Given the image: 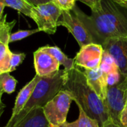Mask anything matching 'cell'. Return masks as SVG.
Masks as SVG:
<instances>
[{
    "label": "cell",
    "instance_id": "4316f807",
    "mask_svg": "<svg viewBox=\"0 0 127 127\" xmlns=\"http://www.w3.org/2000/svg\"><path fill=\"white\" fill-rule=\"evenodd\" d=\"M1 96H2V94L0 93V118H1V117L4 111V109H5V105L4 104V103L1 100Z\"/></svg>",
    "mask_w": 127,
    "mask_h": 127
},
{
    "label": "cell",
    "instance_id": "2e32d148",
    "mask_svg": "<svg viewBox=\"0 0 127 127\" xmlns=\"http://www.w3.org/2000/svg\"><path fill=\"white\" fill-rule=\"evenodd\" d=\"M79 110V118L73 122H65L59 127H101L98 121L89 117L80 106H78Z\"/></svg>",
    "mask_w": 127,
    "mask_h": 127
},
{
    "label": "cell",
    "instance_id": "7a4b0ae2",
    "mask_svg": "<svg viewBox=\"0 0 127 127\" xmlns=\"http://www.w3.org/2000/svg\"><path fill=\"white\" fill-rule=\"evenodd\" d=\"M62 90L65 91L89 117L97 120L101 127L109 119V113L103 100L88 84L84 71L77 65H75L71 70L67 71Z\"/></svg>",
    "mask_w": 127,
    "mask_h": 127
},
{
    "label": "cell",
    "instance_id": "52a82bcc",
    "mask_svg": "<svg viewBox=\"0 0 127 127\" xmlns=\"http://www.w3.org/2000/svg\"><path fill=\"white\" fill-rule=\"evenodd\" d=\"M65 27L74 36L80 48L92 43V39L82 22L70 10H62L61 19L58 22V26Z\"/></svg>",
    "mask_w": 127,
    "mask_h": 127
},
{
    "label": "cell",
    "instance_id": "8992f818",
    "mask_svg": "<svg viewBox=\"0 0 127 127\" xmlns=\"http://www.w3.org/2000/svg\"><path fill=\"white\" fill-rule=\"evenodd\" d=\"M127 100V77L123 76L118 83L108 87L106 97L103 100L109 118L121 124L120 115Z\"/></svg>",
    "mask_w": 127,
    "mask_h": 127
},
{
    "label": "cell",
    "instance_id": "277c9868",
    "mask_svg": "<svg viewBox=\"0 0 127 127\" xmlns=\"http://www.w3.org/2000/svg\"><path fill=\"white\" fill-rule=\"evenodd\" d=\"M62 13L60 9L52 1L34 6L31 10L30 18L37 24V28L49 34L56 32L58 22Z\"/></svg>",
    "mask_w": 127,
    "mask_h": 127
},
{
    "label": "cell",
    "instance_id": "8fae6325",
    "mask_svg": "<svg viewBox=\"0 0 127 127\" xmlns=\"http://www.w3.org/2000/svg\"><path fill=\"white\" fill-rule=\"evenodd\" d=\"M100 68L106 80L108 87L118 83L124 76L114 58L105 51H103Z\"/></svg>",
    "mask_w": 127,
    "mask_h": 127
},
{
    "label": "cell",
    "instance_id": "603a6c76",
    "mask_svg": "<svg viewBox=\"0 0 127 127\" xmlns=\"http://www.w3.org/2000/svg\"><path fill=\"white\" fill-rule=\"evenodd\" d=\"M120 121L121 124L124 126V127H127V100L126 102V104L121 113L120 115Z\"/></svg>",
    "mask_w": 127,
    "mask_h": 127
},
{
    "label": "cell",
    "instance_id": "484cf974",
    "mask_svg": "<svg viewBox=\"0 0 127 127\" xmlns=\"http://www.w3.org/2000/svg\"><path fill=\"white\" fill-rule=\"evenodd\" d=\"M26 1H28L29 3H31L32 5L37 6L38 4H44V3L49 2L52 0H26Z\"/></svg>",
    "mask_w": 127,
    "mask_h": 127
},
{
    "label": "cell",
    "instance_id": "44dd1931",
    "mask_svg": "<svg viewBox=\"0 0 127 127\" xmlns=\"http://www.w3.org/2000/svg\"><path fill=\"white\" fill-rule=\"evenodd\" d=\"M25 58V54L24 53H11L10 60V72L16 70V68L23 62Z\"/></svg>",
    "mask_w": 127,
    "mask_h": 127
},
{
    "label": "cell",
    "instance_id": "d4e9b609",
    "mask_svg": "<svg viewBox=\"0 0 127 127\" xmlns=\"http://www.w3.org/2000/svg\"><path fill=\"white\" fill-rule=\"evenodd\" d=\"M102 127H126L123 126L121 124H118L117 122H115V121H113L112 119L109 118L104 123V124L103 125Z\"/></svg>",
    "mask_w": 127,
    "mask_h": 127
},
{
    "label": "cell",
    "instance_id": "f546056e",
    "mask_svg": "<svg viewBox=\"0 0 127 127\" xmlns=\"http://www.w3.org/2000/svg\"><path fill=\"white\" fill-rule=\"evenodd\" d=\"M0 22H1V20H0Z\"/></svg>",
    "mask_w": 127,
    "mask_h": 127
},
{
    "label": "cell",
    "instance_id": "9c48e42d",
    "mask_svg": "<svg viewBox=\"0 0 127 127\" xmlns=\"http://www.w3.org/2000/svg\"><path fill=\"white\" fill-rule=\"evenodd\" d=\"M102 46L114 58L121 74L127 77V36L109 39Z\"/></svg>",
    "mask_w": 127,
    "mask_h": 127
},
{
    "label": "cell",
    "instance_id": "7402d4cb",
    "mask_svg": "<svg viewBox=\"0 0 127 127\" xmlns=\"http://www.w3.org/2000/svg\"><path fill=\"white\" fill-rule=\"evenodd\" d=\"M62 10H72L76 0H52Z\"/></svg>",
    "mask_w": 127,
    "mask_h": 127
},
{
    "label": "cell",
    "instance_id": "cb8c5ba5",
    "mask_svg": "<svg viewBox=\"0 0 127 127\" xmlns=\"http://www.w3.org/2000/svg\"><path fill=\"white\" fill-rule=\"evenodd\" d=\"M78 1H82V3L88 5L91 10L95 9L98 6L100 1V0H78Z\"/></svg>",
    "mask_w": 127,
    "mask_h": 127
},
{
    "label": "cell",
    "instance_id": "5b68a950",
    "mask_svg": "<svg viewBox=\"0 0 127 127\" xmlns=\"http://www.w3.org/2000/svg\"><path fill=\"white\" fill-rule=\"evenodd\" d=\"M72 100L71 97L65 91L61 90L43 106L49 127H59L67 121Z\"/></svg>",
    "mask_w": 127,
    "mask_h": 127
},
{
    "label": "cell",
    "instance_id": "ac0fdd59",
    "mask_svg": "<svg viewBox=\"0 0 127 127\" xmlns=\"http://www.w3.org/2000/svg\"><path fill=\"white\" fill-rule=\"evenodd\" d=\"M4 4L7 7H11L16 10L19 13L27 16H31V10L34 5L29 3L26 0H3Z\"/></svg>",
    "mask_w": 127,
    "mask_h": 127
},
{
    "label": "cell",
    "instance_id": "e0dca14e",
    "mask_svg": "<svg viewBox=\"0 0 127 127\" xmlns=\"http://www.w3.org/2000/svg\"><path fill=\"white\" fill-rule=\"evenodd\" d=\"M12 51L9 48V43L0 41V74L10 73V60Z\"/></svg>",
    "mask_w": 127,
    "mask_h": 127
},
{
    "label": "cell",
    "instance_id": "7c38bea8",
    "mask_svg": "<svg viewBox=\"0 0 127 127\" xmlns=\"http://www.w3.org/2000/svg\"><path fill=\"white\" fill-rule=\"evenodd\" d=\"M84 73L87 77L88 84L91 86L98 97L104 100L106 97L108 84L100 67L94 69H85Z\"/></svg>",
    "mask_w": 127,
    "mask_h": 127
},
{
    "label": "cell",
    "instance_id": "4fadbf2b",
    "mask_svg": "<svg viewBox=\"0 0 127 127\" xmlns=\"http://www.w3.org/2000/svg\"><path fill=\"white\" fill-rule=\"evenodd\" d=\"M13 127H49V125L43 107L36 106Z\"/></svg>",
    "mask_w": 127,
    "mask_h": 127
},
{
    "label": "cell",
    "instance_id": "9a60e30c",
    "mask_svg": "<svg viewBox=\"0 0 127 127\" xmlns=\"http://www.w3.org/2000/svg\"><path fill=\"white\" fill-rule=\"evenodd\" d=\"M40 48L43 51H45L47 53L50 54L52 56H53L60 63V64L64 67L65 70L70 71L75 66V60L72 58H69L57 46L46 45V46L41 47Z\"/></svg>",
    "mask_w": 127,
    "mask_h": 127
},
{
    "label": "cell",
    "instance_id": "6da1fadb",
    "mask_svg": "<svg viewBox=\"0 0 127 127\" xmlns=\"http://www.w3.org/2000/svg\"><path fill=\"white\" fill-rule=\"evenodd\" d=\"M72 10L83 24L93 43L103 45L109 39L127 36V8L113 0H100L98 6L91 10V15L76 5Z\"/></svg>",
    "mask_w": 127,
    "mask_h": 127
},
{
    "label": "cell",
    "instance_id": "83f0119b",
    "mask_svg": "<svg viewBox=\"0 0 127 127\" xmlns=\"http://www.w3.org/2000/svg\"><path fill=\"white\" fill-rule=\"evenodd\" d=\"M5 7H6V5L4 4L3 0H0V20L3 17V10Z\"/></svg>",
    "mask_w": 127,
    "mask_h": 127
},
{
    "label": "cell",
    "instance_id": "d6986e66",
    "mask_svg": "<svg viewBox=\"0 0 127 127\" xmlns=\"http://www.w3.org/2000/svg\"><path fill=\"white\" fill-rule=\"evenodd\" d=\"M17 80L12 77L10 73L0 74V93L12 94L16 89Z\"/></svg>",
    "mask_w": 127,
    "mask_h": 127
},
{
    "label": "cell",
    "instance_id": "30bf717a",
    "mask_svg": "<svg viewBox=\"0 0 127 127\" xmlns=\"http://www.w3.org/2000/svg\"><path fill=\"white\" fill-rule=\"evenodd\" d=\"M34 64L36 74L40 77L51 76L58 72L60 63L50 54L40 48L34 53Z\"/></svg>",
    "mask_w": 127,
    "mask_h": 127
},
{
    "label": "cell",
    "instance_id": "3957f363",
    "mask_svg": "<svg viewBox=\"0 0 127 127\" xmlns=\"http://www.w3.org/2000/svg\"><path fill=\"white\" fill-rule=\"evenodd\" d=\"M67 71L63 69L59 70L58 72L53 75L41 77L24 108L16 116L10 118L4 127H13L19 122L33 108L36 106L43 107L62 90L67 78Z\"/></svg>",
    "mask_w": 127,
    "mask_h": 127
},
{
    "label": "cell",
    "instance_id": "f1b7e54d",
    "mask_svg": "<svg viewBox=\"0 0 127 127\" xmlns=\"http://www.w3.org/2000/svg\"><path fill=\"white\" fill-rule=\"evenodd\" d=\"M113 1L118 3V4H120L121 6L127 8V0H113Z\"/></svg>",
    "mask_w": 127,
    "mask_h": 127
},
{
    "label": "cell",
    "instance_id": "ffe728a7",
    "mask_svg": "<svg viewBox=\"0 0 127 127\" xmlns=\"http://www.w3.org/2000/svg\"><path fill=\"white\" fill-rule=\"evenodd\" d=\"M40 31L38 28L33 29V30H23V31H19L17 32H15L13 33H11L9 39V42H13L16 41L21 40L22 39H25L35 33H37Z\"/></svg>",
    "mask_w": 127,
    "mask_h": 127
},
{
    "label": "cell",
    "instance_id": "5bb4252c",
    "mask_svg": "<svg viewBox=\"0 0 127 127\" xmlns=\"http://www.w3.org/2000/svg\"><path fill=\"white\" fill-rule=\"evenodd\" d=\"M41 77H40L39 75L36 74L34 78L29 82L19 92L16 100H15V103H14V106L13 108V111H12V115L10 118H14L15 116H16L21 111L22 109L24 108V106H25V104L27 103L28 100H29L37 82L40 80Z\"/></svg>",
    "mask_w": 127,
    "mask_h": 127
},
{
    "label": "cell",
    "instance_id": "ba28073f",
    "mask_svg": "<svg viewBox=\"0 0 127 127\" xmlns=\"http://www.w3.org/2000/svg\"><path fill=\"white\" fill-rule=\"evenodd\" d=\"M101 45L90 43L80 48L75 60V65L85 69H94L100 67L103 54Z\"/></svg>",
    "mask_w": 127,
    "mask_h": 127
}]
</instances>
